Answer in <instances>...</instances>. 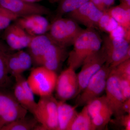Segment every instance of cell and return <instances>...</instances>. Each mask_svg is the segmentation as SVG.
<instances>
[{"instance_id":"cell-29","label":"cell","mask_w":130,"mask_h":130,"mask_svg":"<svg viewBox=\"0 0 130 130\" xmlns=\"http://www.w3.org/2000/svg\"><path fill=\"white\" fill-rule=\"evenodd\" d=\"M16 53L20 63L22 71L24 72L29 70L32 65V59L27 51L20 50L16 51Z\"/></svg>"},{"instance_id":"cell-9","label":"cell","mask_w":130,"mask_h":130,"mask_svg":"<svg viewBox=\"0 0 130 130\" xmlns=\"http://www.w3.org/2000/svg\"><path fill=\"white\" fill-rule=\"evenodd\" d=\"M106 61V57L101 46L99 51L86 58L77 74L78 82V95L85 88L90 78L102 67Z\"/></svg>"},{"instance_id":"cell-27","label":"cell","mask_w":130,"mask_h":130,"mask_svg":"<svg viewBox=\"0 0 130 130\" xmlns=\"http://www.w3.org/2000/svg\"><path fill=\"white\" fill-rule=\"evenodd\" d=\"M119 26L118 24L112 17L107 13L104 12L99 21L98 28L101 30L108 32L109 35Z\"/></svg>"},{"instance_id":"cell-7","label":"cell","mask_w":130,"mask_h":130,"mask_svg":"<svg viewBox=\"0 0 130 130\" xmlns=\"http://www.w3.org/2000/svg\"><path fill=\"white\" fill-rule=\"evenodd\" d=\"M112 68L105 63L89 80L85 88L78 95L76 102L77 107L85 106L105 90L107 79Z\"/></svg>"},{"instance_id":"cell-19","label":"cell","mask_w":130,"mask_h":130,"mask_svg":"<svg viewBox=\"0 0 130 130\" xmlns=\"http://www.w3.org/2000/svg\"><path fill=\"white\" fill-rule=\"evenodd\" d=\"M12 50L5 42L0 40V88H8L11 84V78L8 70V56Z\"/></svg>"},{"instance_id":"cell-37","label":"cell","mask_w":130,"mask_h":130,"mask_svg":"<svg viewBox=\"0 0 130 130\" xmlns=\"http://www.w3.org/2000/svg\"><path fill=\"white\" fill-rule=\"evenodd\" d=\"M49 2L51 3H55L59 2L60 0H48Z\"/></svg>"},{"instance_id":"cell-10","label":"cell","mask_w":130,"mask_h":130,"mask_svg":"<svg viewBox=\"0 0 130 130\" xmlns=\"http://www.w3.org/2000/svg\"><path fill=\"white\" fill-rule=\"evenodd\" d=\"M103 14V12L90 1L67 14L69 18L83 25L86 28L95 29L98 28L99 21Z\"/></svg>"},{"instance_id":"cell-15","label":"cell","mask_w":130,"mask_h":130,"mask_svg":"<svg viewBox=\"0 0 130 130\" xmlns=\"http://www.w3.org/2000/svg\"><path fill=\"white\" fill-rule=\"evenodd\" d=\"M67 48L53 42L44 53L42 65L56 72L68 57Z\"/></svg>"},{"instance_id":"cell-35","label":"cell","mask_w":130,"mask_h":130,"mask_svg":"<svg viewBox=\"0 0 130 130\" xmlns=\"http://www.w3.org/2000/svg\"><path fill=\"white\" fill-rule=\"evenodd\" d=\"M120 4L130 8V0H119Z\"/></svg>"},{"instance_id":"cell-12","label":"cell","mask_w":130,"mask_h":130,"mask_svg":"<svg viewBox=\"0 0 130 130\" xmlns=\"http://www.w3.org/2000/svg\"><path fill=\"white\" fill-rule=\"evenodd\" d=\"M105 90V96L113 115L116 117L124 114L121 108L124 100L120 87L118 77L112 69L107 79Z\"/></svg>"},{"instance_id":"cell-6","label":"cell","mask_w":130,"mask_h":130,"mask_svg":"<svg viewBox=\"0 0 130 130\" xmlns=\"http://www.w3.org/2000/svg\"><path fill=\"white\" fill-rule=\"evenodd\" d=\"M102 47L105 51L106 64L111 68L130 59V42L124 38L105 36L102 39Z\"/></svg>"},{"instance_id":"cell-22","label":"cell","mask_w":130,"mask_h":130,"mask_svg":"<svg viewBox=\"0 0 130 130\" xmlns=\"http://www.w3.org/2000/svg\"><path fill=\"white\" fill-rule=\"evenodd\" d=\"M90 0H60L56 9V18L71 12Z\"/></svg>"},{"instance_id":"cell-17","label":"cell","mask_w":130,"mask_h":130,"mask_svg":"<svg viewBox=\"0 0 130 130\" xmlns=\"http://www.w3.org/2000/svg\"><path fill=\"white\" fill-rule=\"evenodd\" d=\"M105 12L123 28L125 32V39L130 42V8L120 4L116 6H112Z\"/></svg>"},{"instance_id":"cell-20","label":"cell","mask_w":130,"mask_h":130,"mask_svg":"<svg viewBox=\"0 0 130 130\" xmlns=\"http://www.w3.org/2000/svg\"><path fill=\"white\" fill-rule=\"evenodd\" d=\"M86 105L77 112L67 130H95Z\"/></svg>"},{"instance_id":"cell-11","label":"cell","mask_w":130,"mask_h":130,"mask_svg":"<svg viewBox=\"0 0 130 130\" xmlns=\"http://www.w3.org/2000/svg\"><path fill=\"white\" fill-rule=\"evenodd\" d=\"M0 6L20 17L30 14L47 15L50 10L46 7L38 3H31L24 0H0Z\"/></svg>"},{"instance_id":"cell-32","label":"cell","mask_w":130,"mask_h":130,"mask_svg":"<svg viewBox=\"0 0 130 130\" xmlns=\"http://www.w3.org/2000/svg\"><path fill=\"white\" fill-rule=\"evenodd\" d=\"M115 0H90L98 9L105 12L115 4Z\"/></svg>"},{"instance_id":"cell-2","label":"cell","mask_w":130,"mask_h":130,"mask_svg":"<svg viewBox=\"0 0 130 130\" xmlns=\"http://www.w3.org/2000/svg\"><path fill=\"white\" fill-rule=\"evenodd\" d=\"M83 29L70 18H55L47 34L54 43L65 47L72 45Z\"/></svg>"},{"instance_id":"cell-26","label":"cell","mask_w":130,"mask_h":130,"mask_svg":"<svg viewBox=\"0 0 130 130\" xmlns=\"http://www.w3.org/2000/svg\"><path fill=\"white\" fill-rule=\"evenodd\" d=\"M10 52L8 56L7 65L9 75L14 77L23 74L21 65L16 52Z\"/></svg>"},{"instance_id":"cell-3","label":"cell","mask_w":130,"mask_h":130,"mask_svg":"<svg viewBox=\"0 0 130 130\" xmlns=\"http://www.w3.org/2000/svg\"><path fill=\"white\" fill-rule=\"evenodd\" d=\"M58 103L53 95L40 97L32 115L39 123L35 130H58Z\"/></svg>"},{"instance_id":"cell-28","label":"cell","mask_w":130,"mask_h":130,"mask_svg":"<svg viewBox=\"0 0 130 130\" xmlns=\"http://www.w3.org/2000/svg\"><path fill=\"white\" fill-rule=\"evenodd\" d=\"M18 18L15 14L0 6V30H4Z\"/></svg>"},{"instance_id":"cell-23","label":"cell","mask_w":130,"mask_h":130,"mask_svg":"<svg viewBox=\"0 0 130 130\" xmlns=\"http://www.w3.org/2000/svg\"><path fill=\"white\" fill-rule=\"evenodd\" d=\"M86 106L91 118L105 109L110 108L105 95L98 96L93 99Z\"/></svg>"},{"instance_id":"cell-8","label":"cell","mask_w":130,"mask_h":130,"mask_svg":"<svg viewBox=\"0 0 130 130\" xmlns=\"http://www.w3.org/2000/svg\"><path fill=\"white\" fill-rule=\"evenodd\" d=\"M55 90L59 101L66 102L78 95L77 74L72 68L68 67L58 76Z\"/></svg>"},{"instance_id":"cell-18","label":"cell","mask_w":130,"mask_h":130,"mask_svg":"<svg viewBox=\"0 0 130 130\" xmlns=\"http://www.w3.org/2000/svg\"><path fill=\"white\" fill-rule=\"evenodd\" d=\"M76 106H72L65 102L58 101V130H67L78 112Z\"/></svg>"},{"instance_id":"cell-21","label":"cell","mask_w":130,"mask_h":130,"mask_svg":"<svg viewBox=\"0 0 130 130\" xmlns=\"http://www.w3.org/2000/svg\"><path fill=\"white\" fill-rule=\"evenodd\" d=\"M27 114L5 126L1 130H35L39 123L33 115L29 116Z\"/></svg>"},{"instance_id":"cell-30","label":"cell","mask_w":130,"mask_h":130,"mask_svg":"<svg viewBox=\"0 0 130 130\" xmlns=\"http://www.w3.org/2000/svg\"><path fill=\"white\" fill-rule=\"evenodd\" d=\"M112 69L118 76L130 79V59L120 63Z\"/></svg>"},{"instance_id":"cell-13","label":"cell","mask_w":130,"mask_h":130,"mask_svg":"<svg viewBox=\"0 0 130 130\" xmlns=\"http://www.w3.org/2000/svg\"><path fill=\"white\" fill-rule=\"evenodd\" d=\"M3 38L5 43L10 49L18 51L28 46L31 37L14 22L4 30Z\"/></svg>"},{"instance_id":"cell-33","label":"cell","mask_w":130,"mask_h":130,"mask_svg":"<svg viewBox=\"0 0 130 130\" xmlns=\"http://www.w3.org/2000/svg\"><path fill=\"white\" fill-rule=\"evenodd\" d=\"M116 123L125 130H130V114L125 113L116 116Z\"/></svg>"},{"instance_id":"cell-1","label":"cell","mask_w":130,"mask_h":130,"mask_svg":"<svg viewBox=\"0 0 130 130\" xmlns=\"http://www.w3.org/2000/svg\"><path fill=\"white\" fill-rule=\"evenodd\" d=\"M102 43V39L95 29H83L75 40L73 48L68 56V67L76 70L85 59L99 51Z\"/></svg>"},{"instance_id":"cell-4","label":"cell","mask_w":130,"mask_h":130,"mask_svg":"<svg viewBox=\"0 0 130 130\" xmlns=\"http://www.w3.org/2000/svg\"><path fill=\"white\" fill-rule=\"evenodd\" d=\"M57 77L56 72L41 66L31 70L26 81L33 94L41 97L53 94Z\"/></svg>"},{"instance_id":"cell-25","label":"cell","mask_w":130,"mask_h":130,"mask_svg":"<svg viewBox=\"0 0 130 130\" xmlns=\"http://www.w3.org/2000/svg\"><path fill=\"white\" fill-rule=\"evenodd\" d=\"M15 81V83L13 91L14 97L23 107L32 115L34 110L25 94L21 85L18 81L16 80Z\"/></svg>"},{"instance_id":"cell-5","label":"cell","mask_w":130,"mask_h":130,"mask_svg":"<svg viewBox=\"0 0 130 130\" xmlns=\"http://www.w3.org/2000/svg\"><path fill=\"white\" fill-rule=\"evenodd\" d=\"M28 111L16 100L8 88H0V130L5 126L26 116Z\"/></svg>"},{"instance_id":"cell-36","label":"cell","mask_w":130,"mask_h":130,"mask_svg":"<svg viewBox=\"0 0 130 130\" xmlns=\"http://www.w3.org/2000/svg\"><path fill=\"white\" fill-rule=\"evenodd\" d=\"M27 2L31 3H37L38 2L42 1V0H24Z\"/></svg>"},{"instance_id":"cell-14","label":"cell","mask_w":130,"mask_h":130,"mask_svg":"<svg viewBox=\"0 0 130 130\" xmlns=\"http://www.w3.org/2000/svg\"><path fill=\"white\" fill-rule=\"evenodd\" d=\"M43 16L30 14L18 18L14 22L31 36L44 35L48 32L50 24Z\"/></svg>"},{"instance_id":"cell-34","label":"cell","mask_w":130,"mask_h":130,"mask_svg":"<svg viewBox=\"0 0 130 130\" xmlns=\"http://www.w3.org/2000/svg\"><path fill=\"white\" fill-rule=\"evenodd\" d=\"M121 109L123 113L130 114V98L124 102Z\"/></svg>"},{"instance_id":"cell-24","label":"cell","mask_w":130,"mask_h":130,"mask_svg":"<svg viewBox=\"0 0 130 130\" xmlns=\"http://www.w3.org/2000/svg\"><path fill=\"white\" fill-rule=\"evenodd\" d=\"M113 112L108 108L96 115L91 118L92 123L95 130L105 127L111 120Z\"/></svg>"},{"instance_id":"cell-31","label":"cell","mask_w":130,"mask_h":130,"mask_svg":"<svg viewBox=\"0 0 130 130\" xmlns=\"http://www.w3.org/2000/svg\"><path fill=\"white\" fill-rule=\"evenodd\" d=\"M119 84L124 100L130 98V79L119 77Z\"/></svg>"},{"instance_id":"cell-16","label":"cell","mask_w":130,"mask_h":130,"mask_svg":"<svg viewBox=\"0 0 130 130\" xmlns=\"http://www.w3.org/2000/svg\"><path fill=\"white\" fill-rule=\"evenodd\" d=\"M53 42L47 34L32 36L27 48V52L31 57L32 65L35 67L42 65L44 53L49 46Z\"/></svg>"}]
</instances>
